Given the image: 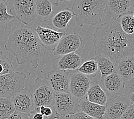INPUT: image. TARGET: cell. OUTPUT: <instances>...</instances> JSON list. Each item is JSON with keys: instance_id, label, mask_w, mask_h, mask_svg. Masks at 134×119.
Here are the masks:
<instances>
[{"instance_id": "obj_1", "label": "cell", "mask_w": 134, "mask_h": 119, "mask_svg": "<svg viewBox=\"0 0 134 119\" xmlns=\"http://www.w3.org/2000/svg\"><path fill=\"white\" fill-rule=\"evenodd\" d=\"M93 42L95 55L102 54L114 63L121 58L134 55V33H125L116 20L96 27L93 35Z\"/></svg>"}, {"instance_id": "obj_2", "label": "cell", "mask_w": 134, "mask_h": 119, "mask_svg": "<svg viewBox=\"0 0 134 119\" xmlns=\"http://www.w3.org/2000/svg\"><path fill=\"white\" fill-rule=\"evenodd\" d=\"M5 49L14 55L19 65L30 63L35 69L38 68L40 61L47 52L35 30L26 25L12 27Z\"/></svg>"}, {"instance_id": "obj_3", "label": "cell", "mask_w": 134, "mask_h": 119, "mask_svg": "<svg viewBox=\"0 0 134 119\" xmlns=\"http://www.w3.org/2000/svg\"><path fill=\"white\" fill-rule=\"evenodd\" d=\"M108 0H75L72 7L76 24L95 26L102 22Z\"/></svg>"}, {"instance_id": "obj_4", "label": "cell", "mask_w": 134, "mask_h": 119, "mask_svg": "<svg viewBox=\"0 0 134 119\" xmlns=\"http://www.w3.org/2000/svg\"><path fill=\"white\" fill-rule=\"evenodd\" d=\"M29 89L36 108L41 106L54 105L56 93L52 88L47 78L37 77Z\"/></svg>"}, {"instance_id": "obj_5", "label": "cell", "mask_w": 134, "mask_h": 119, "mask_svg": "<svg viewBox=\"0 0 134 119\" xmlns=\"http://www.w3.org/2000/svg\"><path fill=\"white\" fill-rule=\"evenodd\" d=\"M26 75L14 71L0 76V96L11 99L25 88Z\"/></svg>"}, {"instance_id": "obj_6", "label": "cell", "mask_w": 134, "mask_h": 119, "mask_svg": "<svg viewBox=\"0 0 134 119\" xmlns=\"http://www.w3.org/2000/svg\"><path fill=\"white\" fill-rule=\"evenodd\" d=\"M9 11L20 22L28 25L36 18V0H12Z\"/></svg>"}, {"instance_id": "obj_7", "label": "cell", "mask_w": 134, "mask_h": 119, "mask_svg": "<svg viewBox=\"0 0 134 119\" xmlns=\"http://www.w3.org/2000/svg\"><path fill=\"white\" fill-rule=\"evenodd\" d=\"M54 107L61 116L75 114L80 111V99L71 93H56Z\"/></svg>"}, {"instance_id": "obj_8", "label": "cell", "mask_w": 134, "mask_h": 119, "mask_svg": "<svg viewBox=\"0 0 134 119\" xmlns=\"http://www.w3.org/2000/svg\"><path fill=\"white\" fill-rule=\"evenodd\" d=\"M131 105L128 94L121 93L108 98L105 105L106 119H120Z\"/></svg>"}, {"instance_id": "obj_9", "label": "cell", "mask_w": 134, "mask_h": 119, "mask_svg": "<svg viewBox=\"0 0 134 119\" xmlns=\"http://www.w3.org/2000/svg\"><path fill=\"white\" fill-rule=\"evenodd\" d=\"M72 72L53 69L47 72V80L55 93H70L69 84Z\"/></svg>"}, {"instance_id": "obj_10", "label": "cell", "mask_w": 134, "mask_h": 119, "mask_svg": "<svg viewBox=\"0 0 134 119\" xmlns=\"http://www.w3.org/2000/svg\"><path fill=\"white\" fill-rule=\"evenodd\" d=\"M83 45V40L80 35L77 33H66L60 39L53 51L55 56H62L80 50Z\"/></svg>"}, {"instance_id": "obj_11", "label": "cell", "mask_w": 134, "mask_h": 119, "mask_svg": "<svg viewBox=\"0 0 134 119\" xmlns=\"http://www.w3.org/2000/svg\"><path fill=\"white\" fill-rule=\"evenodd\" d=\"M91 84L92 81L86 75L77 71L72 72L69 84V92L79 99H84L86 97L88 90Z\"/></svg>"}, {"instance_id": "obj_12", "label": "cell", "mask_w": 134, "mask_h": 119, "mask_svg": "<svg viewBox=\"0 0 134 119\" xmlns=\"http://www.w3.org/2000/svg\"><path fill=\"white\" fill-rule=\"evenodd\" d=\"M35 32L42 45L47 50L53 51L58 42L67 33L56 31L50 27H42L38 25L35 29Z\"/></svg>"}, {"instance_id": "obj_13", "label": "cell", "mask_w": 134, "mask_h": 119, "mask_svg": "<svg viewBox=\"0 0 134 119\" xmlns=\"http://www.w3.org/2000/svg\"><path fill=\"white\" fill-rule=\"evenodd\" d=\"M14 107L17 111L30 115L36 108L29 88H24L11 98Z\"/></svg>"}, {"instance_id": "obj_14", "label": "cell", "mask_w": 134, "mask_h": 119, "mask_svg": "<svg viewBox=\"0 0 134 119\" xmlns=\"http://www.w3.org/2000/svg\"><path fill=\"white\" fill-rule=\"evenodd\" d=\"M101 81L103 89L109 98L123 93L125 82L116 72L101 78Z\"/></svg>"}, {"instance_id": "obj_15", "label": "cell", "mask_w": 134, "mask_h": 119, "mask_svg": "<svg viewBox=\"0 0 134 119\" xmlns=\"http://www.w3.org/2000/svg\"><path fill=\"white\" fill-rule=\"evenodd\" d=\"M59 56L53 60L52 65L53 69L69 71H76L83 62L81 56L76 52Z\"/></svg>"}, {"instance_id": "obj_16", "label": "cell", "mask_w": 134, "mask_h": 119, "mask_svg": "<svg viewBox=\"0 0 134 119\" xmlns=\"http://www.w3.org/2000/svg\"><path fill=\"white\" fill-rule=\"evenodd\" d=\"M133 5L134 0H108L105 14L116 20L121 15L131 11Z\"/></svg>"}, {"instance_id": "obj_17", "label": "cell", "mask_w": 134, "mask_h": 119, "mask_svg": "<svg viewBox=\"0 0 134 119\" xmlns=\"http://www.w3.org/2000/svg\"><path fill=\"white\" fill-rule=\"evenodd\" d=\"M115 72L126 82L134 76V57H123L114 63Z\"/></svg>"}, {"instance_id": "obj_18", "label": "cell", "mask_w": 134, "mask_h": 119, "mask_svg": "<svg viewBox=\"0 0 134 119\" xmlns=\"http://www.w3.org/2000/svg\"><path fill=\"white\" fill-rule=\"evenodd\" d=\"M80 111L96 119H105V106L97 104L88 101L87 96L80 99Z\"/></svg>"}, {"instance_id": "obj_19", "label": "cell", "mask_w": 134, "mask_h": 119, "mask_svg": "<svg viewBox=\"0 0 134 119\" xmlns=\"http://www.w3.org/2000/svg\"><path fill=\"white\" fill-rule=\"evenodd\" d=\"M52 14V2L50 0H36V17L40 22H49Z\"/></svg>"}, {"instance_id": "obj_20", "label": "cell", "mask_w": 134, "mask_h": 119, "mask_svg": "<svg viewBox=\"0 0 134 119\" xmlns=\"http://www.w3.org/2000/svg\"><path fill=\"white\" fill-rule=\"evenodd\" d=\"M87 98L90 101L105 106L108 97L105 90L97 83L91 84L87 93Z\"/></svg>"}, {"instance_id": "obj_21", "label": "cell", "mask_w": 134, "mask_h": 119, "mask_svg": "<svg viewBox=\"0 0 134 119\" xmlns=\"http://www.w3.org/2000/svg\"><path fill=\"white\" fill-rule=\"evenodd\" d=\"M74 17V13L72 9L66 8L64 10L58 12L54 15L52 20V22L56 29H65L70 21Z\"/></svg>"}, {"instance_id": "obj_22", "label": "cell", "mask_w": 134, "mask_h": 119, "mask_svg": "<svg viewBox=\"0 0 134 119\" xmlns=\"http://www.w3.org/2000/svg\"><path fill=\"white\" fill-rule=\"evenodd\" d=\"M94 60L97 62L98 69L101 74V78H104L107 76L115 72L114 63L108 57L102 54H97Z\"/></svg>"}, {"instance_id": "obj_23", "label": "cell", "mask_w": 134, "mask_h": 119, "mask_svg": "<svg viewBox=\"0 0 134 119\" xmlns=\"http://www.w3.org/2000/svg\"><path fill=\"white\" fill-rule=\"evenodd\" d=\"M119 23L121 29L127 35L134 33V17L133 12L131 10L127 12L119 17L116 20Z\"/></svg>"}, {"instance_id": "obj_24", "label": "cell", "mask_w": 134, "mask_h": 119, "mask_svg": "<svg viewBox=\"0 0 134 119\" xmlns=\"http://www.w3.org/2000/svg\"><path fill=\"white\" fill-rule=\"evenodd\" d=\"M15 111L11 99L0 96V119H7Z\"/></svg>"}, {"instance_id": "obj_25", "label": "cell", "mask_w": 134, "mask_h": 119, "mask_svg": "<svg viewBox=\"0 0 134 119\" xmlns=\"http://www.w3.org/2000/svg\"><path fill=\"white\" fill-rule=\"evenodd\" d=\"M14 16L8 12V5L5 1H0V29H7Z\"/></svg>"}, {"instance_id": "obj_26", "label": "cell", "mask_w": 134, "mask_h": 119, "mask_svg": "<svg viewBox=\"0 0 134 119\" xmlns=\"http://www.w3.org/2000/svg\"><path fill=\"white\" fill-rule=\"evenodd\" d=\"M98 70L96 60H90L81 64L76 71L85 75H92L95 74Z\"/></svg>"}, {"instance_id": "obj_27", "label": "cell", "mask_w": 134, "mask_h": 119, "mask_svg": "<svg viewBox=\"0 0 134 119\" xmlns=\"http://www.w3.org/2000/svg\"><path fill=\"white\" fill-rule=\"evenodd\" d=\"M12 61L9 59L0 50V76L14 72Z\"/></svg>"}, {"instance_id": "obj_28", "label": "cell", "mask_w": 134, "mask_h": 119, "mask_svg": "<svg viewBox=\"0 0 134 119\" xmlns=\"http://www.w3.org/2000/svg\"><path fill=\"white\" fill-rule=\"evenodd\" d=\"M134 92V76L130 80L125 82L123 93L130 94Z\"/></svg>"}, {"instance_id": "obj_29", "label": "cell", "mask_w": 134, "mask_h": 119, "mask_svg": "<svg viewBox=\"0 0 134 119\" xmlns=\"http://www.w3.org/2000/svg\"><path fill=\"white\" fill-rule=\"evenodd\" d=\"M65 119H96L90 116L81 111H79L75 114L71 115L64 117Z\"/></svg>"}, {"instance_id": "obj_30", "label": "cell", "mask_w": 134, "mask_h": 119, "mask_svg": "<svg viewBox=\"0 0 134 119\" xmlns=\"http://www.w3.org/2000/svg\"><path fill=\"white\" fill-rule=\"evenodd\" d=\"M120 119H134V105L131 104L125 111Z\"/></svg>"}, {"instance_id": "obj_31", "label": "cell", "mask_w": 134, "mask_h": 119, "mask_svg": "<svg viewBox=\"0 0 134 119\" xmlns=\"http://www.w3.org/2000/svg\"><path fill=\"white\" fill-rule=\"evenodd\" d=\"M7 119H30L29 115L15 111Z\"/></svg>"}, {"instance_id": "obj_32", "label": "cell", "mask_w": 134, "mask_h": 119, "mask_svg": "<svg viewBox=\"0 0 134 119\" xmlns=\"http://www.w3.org/2000/svg\"><path fill=\"white\" fill-rule=\"evenodd\" d=\"M30 119H44V116L39 112L37 108H36L31 114L29 115Z\"/></svg>"}, {"instance_id": "obj_33", "label": "cell", "mask_w": 134, "mask_h": 119, "mask_svg": "<svg viewBox=\"0 0 134 119\" xmlns=\"http://www.w3.org/2000/svg\"><path fill=\"white\" fill-rule=\"evenodd\" d=\"M128 96H129L131 104L134 105V92L128 94Z\"/></svg>"}, {"instance_id": "obj_34", "label": "cell", "mask_w": 134, "mask_h": 119, "mask_svg": "<svg viewBox=\"0 0 134 119\" xmlns=\"http://www.w3.org/2000/svg\"><path fill=\"white\" fill-rule=\"evenodd\" d=\"M50 1L52 2H53L54 4H55V5H58L59 4V2L60 1H62L63 0H50Z\"/></svg>"}, {"instance_id": "obj_35", "label": "cell", "mask_w": 134, "mask_h": 119, "mask_svg": "<svg viewBox=\"0 0 134 119\" xmlns=\"http://www.w3.org/2000/svg\"><path fill=\"white\" fill-rule=\"evenodd\" d=\"M56 119H65V118H64V117L60 116V117H59L57 118H56Z\"/></svg>"}, {"instance_id": "obj_36", "label": "cell", "mask_w": 134, "mask_h": 119, "mask_svg": "<svg viewBox=\"0 0 134 119\" xmlns=\"http://www.w3.org/2000/svg\"><path fill=\"white\" fill-rule=\"evenodd\" d=\"M0 1H5V2H7V0H0Z\"/></svg>"}, {"instance_id": "obj_37", "label": "cell", "mask_w": 134, "mask_h": 119, "mask_svg": "<svg viewBox=\"0 0 134 119\" xmlns=\"http://www.w3.org/2000/svg\"><path fill=\"white\" fill-rule=\"evenodd\" d=\"M133 9H134V5H133ZM133 17H134V11L133 12Z\"/></svg>"}, {"instance_id": "obj_38", "label": "cell", "mask_w": 134, "mask_h": 119, "mask_svg": "<svg viewBox=\"0 0 134 119\" xmlns=\"http://www.w3.org/2000/svg\"><path fill=\"white\" fill-rule=\"evenodd\" d=\"M65 1H71V0H65Z\"/></svg>"}, {"instance_id": "obj_39", "label": "cell", "mask_w": 134, "mask_h": 119, "mask_svg": "<svg viewBox=\"0 0 134 119\" xmlns=\"http://www.w3.org/2000/svg\"><path fill=\"white\" fill-rule=\"evenodd\" d=\"M0 50H1V48H0Z\"/></svg>"}, {"instance_id": "obj_40", "label": "cell", "mask_w": 134, "mask_h": 119, "mask_svg": "<svg viewBox=\"0 0 134 119\" xmlns=\"http://www.w3.org/2000/svg\"><path fill=\"white\" fill-rule=\"evenodd\" d=\"M133 57H134V55H133Z\"/></svg>"}]
</instances>
